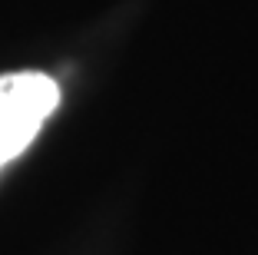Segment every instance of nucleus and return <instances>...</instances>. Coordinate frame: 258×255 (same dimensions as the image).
<instances>
[{
    "instance_id": "nucleus-1",
    "label": "nucleus",
    "mask_w": 258,
    "mask_h": 255,
    "mask_svg": "<svg viewBox=\"0 0 258 255\" xmlns=\"http://www.w3.org/2000/svg\"><path fill=\"white\" fill-rule=\"evenodd\" d=\"M60 103V86L50 73L17 70L0 76V169L37 139Z\"/></svg>"
}]
</instances>
